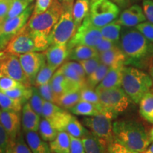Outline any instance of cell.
I'll return each mask as SVG.
<instances>
[{"label":"cell","mask_w":153,"mask_h":153,"mask_svg":"<svg viewBox=\"0 0 153 153\" xmlns=\"http://www.w3.org/2000/svg\"><path fill=\"white\" fill-rule=\"evenodd\" d=\"M63 6L73 5L74 0H59Z\"/></svg>","instance_id":"db71d44e"},{"label":"cell","mask_w":153,"mask_h":153,"mask_svg":"<svg viewBox=\"0 0 153 153\" xmlns=\"http://www.w3.org/2000/svg\"><path fill=\"white\" fill-rule=\"evenodd\" d=\"M22 105L21 101L11 98L7 94L0 90V107L1 109L20 112L22 109Z\"/></svg>","instance_id":"e575fe53"},{"label":"cell","mask_w":153,"mask_h":153,"mask_svg":"<svg viewBox=\"0 0 153 153\" xmlns=\"http://www.w3.org/2000/svg\"><path fill=\"white\" fill-rule=\"evenodd\" d=\"M95 90L98 94L103 109L114 118H116L118 114L125 111L128 108L131 100L123 88H95Z\"/></svg>","instance_id":"5b68a950"},{"label":"cell","mask_w":153,"mask_h":153,"mask_svg":"<svg viewBox=\"0 0 153 153\" xmlns=\"http://www.w3.org/2000/svg\"><path fill=\"white\" fill-rule=\"evenodd\" d=\"M41 116L32 108L29 101L23 105L22 109V125L24 131L38 132Z\"/></svg>","instance_id":"ac0fdd59"},{"label":"cell","mask_w":153,"mask_h":153,"mask_svg":"<svg viewBox=\"0 0 153 153\" xmlns=\"http://www.w3.org/2000/svg\"><path fill=\"white\" fill-rule=\"evenodd\" d=\"M10 143L11 140L9 135L0 123V153H6Z\"/></svg>","instance_id":"7dc6e473"},{"label":"cell","mask_w":153,"mask_h":153,"mask_svg":"<svg viewBox=\"0 0 153 153\" xmlns=\"http://www.w3.org/2000/svg\"><path fill=\"white\" fill-rule=\"evenodd\" d=\"M117 20L118 23L124 27L133 28L141 23L146 22V17L143 12L142 7L138 4H135L125 9Z\"/></svg>","instance_id":"2e32d148"},{"label":"cell","mask_w":153,"mask_h":153,"mask_svg":"<svg viewBox=\"0 0 153 153\" xmlns=\"http://www.w3.org/2000/svg\"><path fill=\"white\" fill-rule=\"evenodd\" d=\"M124 67H125L124 64L111 67L104 79L96 88L111 89V88L121 87Z\"/></svg>","instance_id":"d6986e66"},{"label":"cell","mask_w":153,"mask_h":153,"mask_svg":"<svg viewBox=\"0 0 153 153\" xmlns=\"http://www.w3.org/2000/svg\"><path fill=\"white\" fill-rule=\"evenodd\" d=\"M80 101V90H71L59 96L56 104L64 109H70Z\"/></svg>","instance_id":"f1b7e54d"},{"label":"cell","mask_w":153,"mask_h":153,"mask_svg":"<svg viewBox=\"0 0 153 153\" xmlns=\"http://www.w3.org/2000/svg\"><path fill=\"white\" fill-rule=\"evenodd\" d=\"M25 140L33 153H52L47 141L35 131H24Z\"/></svg>","instance_id":"ffe728a7"},{"label":"cell","mask_w":153,"mask_h":153,"mask_svg":"<svg viewBox=\"0 0 153 153\" xmlns=\"http://www.w3.org/2000/svg\"><path fill=\"white\" fill-rule=\"evenodd\" d=\"M79 62L81 64V65L85 70L87 77L88 76L92 74L98 68L99 65L101 64V62L99 59V57H93V58L87 59V60L79 61Z\"/></svg>","instance_id":"7bdbcfd3"},{"label":"cell","mask_w":153,"mask_h":153,"mask_svg":"<svg viewBox=\"0 0 153 153\" xmlns=\"http://www.w3.org/2000/svg\"><path fill=\"white\" fill-rule=\"evenodd\" d=\"M22 1H27V2L31 4L33 1H34V0H22Z\"/></svg>","instance_id":"94428289"},{"label":"cell","mask_w":153,"mask_h":153,"mask_svg":"<svg viewBox=\"0 0 153 153\" xmlns=\"http://www.w3.org/2000/svg\"><path fill=\"white\" fill-rule=\"evenodd\" d=\"M101 33L103 38L114 41L118 43L120 41L121 33V25L118 23V20H115L110 24L101 28Z\"/></svg>","instance_id":"f546056e"},{"label":"cell","mask_w":153,"mask_h":153,"mask_svg":"<svg viewBox=\"0 0 153 153\" xmlns=\"http://www.w3.org/2000/svg\"><path fill=\"white\" fill-rule=\"evenodd\" d=\"M72 6H63L62 14L49 35L50 45H66L75 35L78 28L73 19Z\"/></svg>","instance_id":"8992f818"},{"label":"cell","mask_w":153,"mask_h":153,"mask_svg":"<svg viewBox=\"0 0 153 153\" xmlns=\"http://www.w3.org/2000/svg\"><path fill=\"white\" fill-rule=\"evenodd\" d=\"M152 43L135 28L126 27L121 30L119 45L126 57L125 65L139 66L152 53Z\"/></svg>","instance_id":"7a4b0ae2"},{"label":"cell","mask_w":153,"mask_h":153,"mask_svg":"<svg viewBox=\"0 0 153 153\" xmlns=\"http://www.w3.org/2000/svg\"><path fill=\"white\" fill-rule=\"evenodd\" d=\"M56 70H57L48 65L45 62L41 68V70H39V72H38L35 81H34L33 86L37 87L49 83Z\"/></svg>","instance_id":"836d02e7"},{"label":"cell","mask_w":153,"mask_h":153,"mask_svg":"<svg viewBox=\"0 0 153 153\" xmlns=\"http://www.w3.org/2000/svg\"><path fill=\"white\" fill-rule=\"evenodd\" d=\"M46 63L57 70L68 58L69 50L66 45H51L44 52Z\"/></svg>","instance_id":"e0dca14e"},{"label":"cell","mask_w":153,"mask_h":153,"mask_svg":"<svg viewBox=\"0 0 153 153\" xmlns=\"http://www.w3.org/2000/svg\"><path fill=\"white\" fill-rule=\"evenodd\" d=\"M4 92L7 94L11 98L21 101L22 104H24L25 103L29 101L33 93V90H32V87H22L15 88L11 90L6 91Z\"/></svg>","instance_id":"d590c367"},{"label":"cell","mask_w":153,"mask_h":153,"mask_svg":"<svg viewBox=\"0 0 153 153\" xmlns=\"http://www.w3.org/2000/svg\"><path fill=\"white\" fill-rule=\"evenodd\" d=\"M145 36L149 41L153 43V24L149 22H144L135 27Z\"/></svg>","instance_id":"f6af8a7d"},{"label":"cell","mask_w":153,"mask_h":153,"mask_svg":"<svg viewBox=\"0 0 153 153\" xmlns=\"http://www.w3.org/2000/svg\"><path fill=\"white\" fill-rule=\"evenodd\" d=\"M80 101H85L97 105H101L98 94L94 89L85 87L80 90Z\"/></svg>","instance_id":"ab89813d"},{"label":"cell","mask_w":153,"mask_h":153,"mask_svg":"<svg viewBox=\"0 0 153 153\" xmlns=\"http://www.w3.org/2000/svg\"><path fill=\"white\" fill-rule=\"evenodd\" d=\"M70 110L72 114L77 116H94L100 114H108L103 109L101 105H97L85 101H79Z\"/></svg>","instance_id":"7402d4cb"},{"label":"cell","mask_w":153,"mask_h":153,"mask_svg":"<svg viewBox=\"0 0 153 153\" xmlns=\"http://www.w3.org/2000/svg\"><path fill=\"white\" fill-rule=\"evenodd\" d=\"M58 131H65L71 137L82 138L89 133L75 116L63 109L51 122Z\"/></svg>","instance_id":"4fadbf2b"},{"label":"cell","mask_w":153,"mask_h":153,"mask_svg":"<svg viewBox=\"0 0 153 153\" xmlns=\"http://www.w3.org/2000/svg\"><path fill=\"white\" fill-rule=\"evenodd\" d=\"M140 116L150 123L153 124V92L148 91L139 102Z\"/></svg>","instance_id":"83f0119b"},{"label":"cell","mask_w":153,"mask_h":153,"mask_svg":"<svg viewBox=\"0 0 153 153\" xmlns=\"http://www.w3.org/2000/svg\"><path fill=\"white\" fill-rule=\"evenodd\" d=\"M142 8L148 22L153 24V0H143Z\"/></svg>","instance_id":"681fc988"},{"label":"cell","mask_w":153,"mask_h":153,"mask_svg":"<svg viewBox=\"0 0 153 153\" xmlns=\"http://www.w3.org/2000/svg\"><path fill=\"white\" fill-rule=\"evenodd\" d=\"M18 57L25 74L31 85H33L38 72L46 62L45 54L39 52H30L19 55Z\"/></svg>","instance_id":"5bb4252c"},{"label":"cell","mask_w":153,"mask_h":153,"mask_svg":"<svg viewBox=\"0 0 153 153\" xmlns=\"http://www.w3.org/2000/svg\"><path fill=\"white\" fill-rule=\"evenodd\" d=\"M114 117L108 114H100L82 120L83 124L90 130L92 135L107 149L108 145L114 140L112 120Z\"/></svg>","instance_id":"ba28073f"},{"label":"cell","mask_w":153,"mask_h":153,"mask_svg":"<svg viewBox=\"0 0 153 153\" xmlns=\"http://www.w3.org/2000/svg\"><path fill=\"white\" fill-rule=\"evenodd\" d=\"M86 153H106V148L103 146L96 137L89 133L82 138Z\"/></svg>","instance_id":"4dcf8cb0"},{"label":"cell","mask_w":153,"mask_h":153,"mask_svg":"<svg viewBox=\"0 0 153 153\" xmlns=\"http://www.w3.org/2000/svg\"><path fill=\"white\" fill-rule=\"evenodd\" d=\"M124 0H112V1H115V2H117V3H121L123 2Z\"/></svg>","instance_id":"91938a15"},{"label":"cell","mask_w":153,"mask_h":153,"mask_svg":"<svg viewBox=\"0 0 153 153\" xmlns=\"http://www.w3.org/2000/svg\"><path fill=\"white\" fill-rule=\"evenodd\" d=\"M31 4L22 0H12L11 5L8 14L6 16V19L14 18L15 16H19L26 10Z\"/></svg>","instance_id":"74e56055"},{"label":"cell","mask_w":153,"mask_h":153,"mask_svg":"<svg viewBox=\"0 0 153 153\" xmlns=\"http://www.w3.org/2000/svg\"><path fill=\"white\" fill-rule=\"evenodd\" d=\"M99 57L101 62L109 68L126 64V55L118 46H116L108 51L100 53Z\"/></svg>","instance_id":"44dd1931"},{"label":"cell","mask_w":153,"mask_h":153,"mask_svg":"<svg viewBox=\"0 0 153 153\" xmlns=\"http://www.w3.org/2000/svg\"><path fill=\"white\" fill-rule=\"evenodd\" d=\"M143 153H153V144L147 148Z\"/></svg>","instance_id":"11a10c76"},{"label":"cell","mask_w":153,"mask_h":153,"mask_svg":"<svg viewBox=\"0 0 153 153\" xmlns=\"http://www.w3.org/2000/svg\"><path fill=\"white\" fill-rule=\"evenodd\" d=\"M6 153H14V152H13L12 147H11V144L9 145V147L8 148V149H7V152H6Z\"/></svg>","instance_id":"680465c9"},{"label":"cell","mask_w":153,"mask_h":153,"mask_svg":"<svg viewBox=\"0 0 153 153\" xmlns=\"http://www.w3.org/2000/svg\"><path fill=\"white\" fill-rule=\"evenodd\" d=\"M48 48L47 45L40 41L25 26L11 38L3 51L19 55L30 52L44 51Z\"/></svg>","instance_id":"52a82bcc"},{"label":"cell","mask_w":153,"mask_h":153,"mask_svg":"<svg viewBox=\"0 0 153 153\" xmlns=\"http://www.w3.org/2000/svg\"><path fill=\"white\" fill-rule=\"evenodd\" d=\"M36 88H37L38 92H39L41 97H43L44 100L54 103V104H56L57 100L58 99V96H57L56 94L54 92L50 82L46 84V85H41Z\"/></svg>","instance_id":"60d3db41"},{"label":"cell","mask_w":153,"mask_h":153,"mask_svg":"<svg viewBox=\"0 0 153 153\" xmlns=\"http://www.w3.org/2000/svg\"><path fill=\"white\" fill-rule=\"evenodd\" d=\"M109 70V67L101 62L98 68L87 77V87L94 89L101 83L104 79L106 74Z\"/></svg>","instance_id":"d6a6232c"},{"label":"cell","mask_w":153,"mask_h":153,"mask_svg":"<svg viewBox=\"0 0 153 153\" xmlns=\"http://www.w3.org/2000/svg\"><path fill=\"white\" fill-rule=\"evenodd\" d=\"M34 7L30 5L24 12L14 18L6 19L0 36V51L6 48L7 44L16 34L26 26L33 13Z\"/></svg>","instance_id":"7c38bea8"},{"label":"cell","mask_w":153,"mask_h":153,"mask_svg":"<svg viewBox=\"0 0 153 153\" xmlns=\"http://www.w3.org/2000/svg\"><path fill=\"white\" fill-rule=\"evenodd\" d=\"M63 6L59 0H52L46 11L37 15H31L27 24L28 30L47 46H50L49 35L62 14Z\"/></svg>","instance_id":"3957f363"},{"label":"cell","mask_w":153,"mask_h":153,"mask_svg":"<svg viewBox=\"0 0 153 153\" xmlns=\"http://www.w3.org/2000/svg\"><path fill=\"white\" fill-rule=\"evenodd\" d=\"M52 153H70L71 136L65 131H59L57 136L49 143Z\"/></svg>","instance_id":"d4e9b609"},{"label":"cell","mask_w":153,"mask_h":153,"mask_svg":"<svg viewBox=\"0 0 153 153\" xmlns=\"http://www.w3.org/2000/svg\"><path fill=\"white\" fill-rule=\"evenodd\" d=\"M14 153H33L24 139L22 133L19 134L14 143H10Z\"/></svg>","instance_id":"b9f144b4"},{"label":"cell","mask_w":153,"mask_h":153,"mask_svg":"<svg viewBox=\"0 0 153 153\" xmlns=\"http://www.w3.org/2000/svg\"><path fill=\"white\" fill-rule=\"evenodd\" d=\"M21 120L19 112L1 109L0 112V123L9 135L11 143H14L21 131Z\"/></svg>","instance_id":"9a60e30c"},{"label":"cell","mask_w":153,"mask_h":153,"mask_svg":"<svg viewBox=\"0 0 153 153\" xmlns=\"http://www.w3.org/2000/svg\"><path fill=\"white\" fill-rule=\"evenodd\" d=\"M51 87H52L54 92L57 96H60L67 91L71 90H78L74 89L70 82L67 79V78L63 75V74L57 69L53 74L51 82Z\"/></svg>","instance_id":"484cf974"},{"label":"cell","mask_w":153,"mask_h":153,"mask_svg":"<svg viewBox=\"0 0 153 153\" xmlns=\"http://www.w3.org/2000/svg\"><path fill=\"white\" fill-rule=\"evenodd\" d=\"M152 85V78L146 72L134 67H124L121 87L133 103L139 104Z\"/></svg>","instance_id":"277c9868"},{"label":"cell","mask_w":153,"mask_h":153,"mask_svg":"<svg viewBox=\"0 0 153 153\" xmlns=\"http://www.w3.org/2000/svg\"><path fill=\"white\" fill-rule=\"evenodd\" d=\"M52 0H36L32 15H37L46 11L51 6Z\"/></svg>","instance_id":"c3c4849f"},{"label":"cell","mask_w":153,"mask_h":153,"mask_svg":"<svg viewBox=\"0 0 153 153\" xmlns=\"http://www.w3.org/2000/svg\"><path fill=\"white\" fill-rule=\"evenodd\" d=\"M12 0H0V19H5L10 9Z\"/></svg>","instance_id":"f5cc1de1"},{"label":"cell","mask_w":153,"mask_h":153,"mask_svg":"<svg viewBox=\"0 0 153 153\" xmlns=\"http://www.w3.org/2000/svg\"><path fill=\"white\" fill-rule=\"evenodd\" d=\"M107 153H137L128 149L114 140L107 147Z\"/></svg>","instance_id":"bcb514c9"},{"label":"cell","mask_w":153,"mask_h":153,"mask_svg":"<svg viewBox=\"0 0 153 153\" xmlns=\"http://www.w3.org/2000/svg\"><path fill=\"white\" fill-rule=\"evenodd\" d=\"M64 108L57 106L54 103L45 101L42 111V117L51 122Z\"/></svg>","instance_id":"8d00e7d4"},{"label":"cell","mask_w":153,"mask_h":153,"mask_svg":"<svg viewBox=\"0 0 153 153\" xmlns=\"http://www.w3.org/2000/svg\"><path fill=\"white\" fill-rule=\"evenodd\" d=\"M149 138H150V143H153V127L150 130V133H149Z\"/></svg>","instance_id":"9f6ffc18"},{"label":"cell","mask_w":153,"mask_h":153,"mask_svg":"<svg viewBox=\"0 0 153 153\" xmlns=\"http://www.w3.org/2000/svg\"><path fill=\"white\" fill-rule=\"evenodd\" d=\"M100 28L91 24L89 16H87L78 28L75 35L68 43L69 51L76 45H83L96 47L102 40ZM70 53V52H69Z\"/></svg>","instance_id":"30bf717a"},{"label":"cell","mask_w":153,"mask_h":153,"mask_svg":"<svg viewBox=\"0 0 153 153\" xmlns=\"http://www.w3.org/2000/svg\"><path fill=\"white\" fill-rule=\"evenodd\" d=\"M0 108H1V107H0ZM0 112H1V109H0Z\"/></svg>","instance_id":"6125c7cd"},{"label":"cell","mask_w":153,"mask_h":153,"mask_svg":"<svg viewBox=\"0 0 153 153\" xmlns=\"http://www.w3.org/2000/svg\"><path fill=\"white\" fill-rule=\"evenodd\" d=\"M91 0H76L72 6V15L76 27L79 28L89 14Z\"/></svg>","instance_id":"4316f807"},{"label":"cell","mask_w":153,"mask_h":153,"mask_svg":"<svg viewBox=\"0 0 153 153\" xmlns=\"http://www.w3.org/2000/svg\"><path fill=\"white\" fill-rule=\"evenodd\" d=\"M58 70L65 76L74 89L81 90L82 88L87 86V79L80 76V74L71 66L69 65L67 62L63 63Z\"/></svg>","instance_id":"cb8c5ba5"},{"label":"cell","mask_w":153,"mask_h":153,"mask_svg":"<svg viewBox=\"0 0 153 153\" xmlns=\"http://www.w3.org/2000/svg\"><path fill=\"white\" fill-rule=\"evenodd\" d=\"M0 76H8L26 87H32L23 70L18 55L0 51Z\"/></svg>","instance_id":"8fae6325"},{"label":"cell","mask_w":153,"mask_h":153,"mask_svg":"<svg viewBox=\"0 0 153 153\" xmlns=\"http://www.w3.org/2000/svg\"><path fill=\"white\" fill-rule=\"evenodd\" d=\"M150 75L153 81V62L152 63V65H151L150 67Z\"/></svg>","instance_id":"6f0895ef"},{"label":"cell","mask_w":153,"mask_h":153,"mask_svg":"<svg viewBox=\"0 0 153 153\" xmlns=\"http://www.w3.org/2000/svg\"><path fill=\"white\" fill-rule=\"evenodd\" d=\"M68 59L74 61L87 60L93 57H99V53L95 47L88 46V45H79L72 48L69 51Z\"/></svg>","instance_id":"603a6c76"},{"label":"cell","mask_w":153,"mask_h":153,"mask_svg":"<svg viewBox=\"0 0 153 153\" xmlns=\"http://www.w3.org/2000/svg\"><path fill=\"white\" fill-rule=\"evenodd\" d=\"M32 90H33V93H32L31 97H30L28 101H29L32 108L35 111L36 114L39 115L41 117L43 104L45 100H44L43 99V97H41V94L38 92L37 88L35 86L32 87Z\"/></svg>","instance_id":"f35d334b"},{"label":"cell","mask_w":153,"mask_h":153,"mask_svg":"<svg viewBox=\"0 0 153 153\" xmlns=\"http://www.w3.org/2000/svg\"><path fill=\"white\" fill-rule=\"evenodd\" d=\"M113 132L115 140L135 152L143 153L150 144L143 126L135 120H116L113 123Z\"/></svg>","instance_id":"6da1fadb"},{"label":"cell","mask_w":153,"mask_h":153,"mask_svg":"<svg viewBox=\"0 0 153 153\" xmlns=\"http://www.w3.org/2000/svg\"><path fill=\"white\" fill-rule=\"evenodd\" d=\"M119 11L118 6L111 0H91L88 16L94 26L101 28L116 20Z\"/></svg>","instance_id":"9c48e42d"},{"label":"cell","mask_w":153,"mask_h":153,"mask_svg":"<svg viewBox=\"0 0 153 153\" xmlns=\"http://www.w3.org/2000/svg\"><path fill=\"white\" fill-rule=\"evenodd\" d=\"M70 153H86L81 138L71 137V147Z\"/></svg>","instance_id":"816d5d0a"},{"label":"cell","mask_w":153,"mask_h":153,"mask_svg":"<svg viewBox=\"0 0 153 153\" xmlns=\"http://www.w3.org/2000/svg\"><path fill=\"white\" fill-rule=\"evenodd\" d=\"M38 132L39 135L44 140L51 142L56 137L59 131L51 124L49 120L42 118L40 122Z\"/></svg>","instance_id":"1f68e13d"},{"label":"cell","mask_w":153,"mask_h":153,"mask_svg":"<svg viewBox=\"0 0 153 153\" xmlns=\"http://www.w3.org/2000/svg\"><path fill=\"white\" fill-rule=\"evenodd\" d=\"M26 87L22 83L8 76H0V90L6 91L15 88Z\"/></svg>","instance_id":"ee69618b"},{"label":"cell","mask_w":153,"mask_h":153,"mask_svg":"<svg viewBox=\"0 0 153 153\" xmlns=\"http://www.w3.org/2000/svg\"><path fill=\"white\" fill-rule=\"evenodd\" d=\"M116 46H118V43H115L114 41H110V40L106 39V38H102L100 43L96 46V49L97 50V51L100 53L104 51H108V50L114 48Z\"/></svg>","instance_id":"f907efd6"}]
</instances>
